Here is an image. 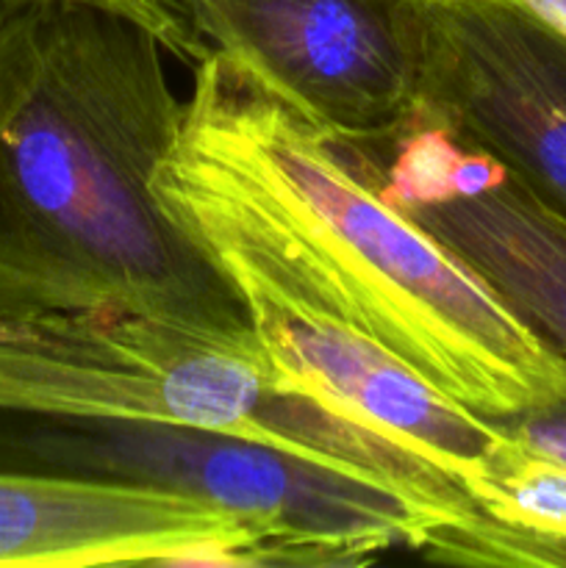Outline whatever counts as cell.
Instances as JSON below:
<instances>
[{
  "instance_id": "6da1fadb",
  "label": "cell",
  "mask_w": 566,
  "mask_h": 568,
  "mask_svg": "<svg viewBox=\"0 0 566 568\" xmlns=\"http://www.w3.org/2000/svg\"><path fill=\"white\" fill-rule=\"evenodd\" d=\"M150 186L233 288L372 338L483 419L566 392V361L383 197L347 136L244 55H200Z\"/></svg>"
},
{
  "instance_id": "7a4b0ae2",
  "label": "cell",
  "mask_w": 566,
  "mask_h": 568,
  "mask_svg": "<svg viewBox=\"0 0 566 568\" xmlns=\"http://www.w3.org/2000/svg\"><path fill=\"white\" fill-rule=\"evenodd\" d=\"M161 39L70 0H0V314L111 308L250 333L153 170L183 103Z\"/></svg>"
},
{
  "instance_id": "3957f363",
  "label": "cell",
  "mask_w": 566,
  "mask_h": 568,
  "mask_svg": "<svg viewBox=\"0 0 566 568\" xmlns=\"http://www.w3.org/2000/svg\"><path fill=\"white\" fill-rule=\"evenodd\" d=\"M0 410L203 427L381 483L447 527L477 521L458 483L277 386L253 331L111 308L0 314Z\"/></svg>"
},
{
  "instance_id": "277c9868",
  "label": "cell",
  "mask_w": 566,
  "mask_h": 568,
  "mask_svg": "<svg viewBox=\"0 0 566 568\" xmlns=\"http://www.w3.org/2000/svg\"><path fill=\"white\" fill-rule=\"evenodd\" d=\"M0 469L166 488L259 521L292 566L370 564L411 547L447 560L453 532L405 494L203 427L0 410Z\"/></svg>"
},
{
  "instance_id": "5b68a950",
  "label": "cell",
  "mask_w": 566,
  "mask_h": 568,
  "mask_svg": "<svg viewBox=\"0 0 566 568\" xmlns=\"http://www.w3.org/2000/svg\"><path fill=\"white\" fill-rule=\"evenodd\" d=\"M427 116L566 222V33L519 0H420Z\"/></svg>"
},
{
  "instance_id": "8992f818",
  "label": "cell",
  "mask_w": 566,
  "mask_h": 568,
  "mask_svg": "<svg viewBox=\"0 0 566 568\" xmlns=\"http://www.w3.org/2000/svg\"><path fill=\"white\" fill-rule=\"evenodd\" d=\"M347 139L397 128L420 92V0H175Z\"/></svg>"
},
{
  "instance_id": "52a82bcc",
  "label": "cell",
  "mask_w": 566,
  "mask_h": 568,
  "mask_svg": "<svg viewBox=\"0 0 566 568\" xmlns=\"http://www.w3.org/2000/svg\"><path fill=\"white\" fill-rule=\"evenodd\" d=\"M236 292L277 386L355 422L477 497L508 433L372 338L261 288Z\"/></svg>"
},
{
  "instance_id": "ba28073f",
  "label": "cell",
  "mask_w": 566,
  "mask_h": 568,
  "mask_svg": "<svg viewBox=\"0 0 566 568\" xmlns=\"http://www.w3.org/2000/svg\"><path fill=\"white\" fill-rule=\"evenodd\" d=\"M272 544L259 521L181 491L0 469V568L255 566Z\"/></svg>"
},
{
  "instance_id": "9c48e42d",
  "label": "cell",
  "mask_w": 566,
  "mask_h": 568,
  "mask_svg": "<svg viewBox=\"0 0 566 568\" xmlns=\"http://www.w3.org/2000/svg\"><path fill=\"white\" fill-rule=\"evenodd\" d=\"M505 308L566 361V222L508 170L475 192L405 205Z\"/></svg>"
},
{
  "instance_id": "30bf717a",
  "label": "cell",
  "mask_w": 566,
  "mask_h": 568,
  "mask_svg": "<svg viewBox=\"0 0 566 568\" xmlns=\"http://www.w3.org/2000/svg\"><path fill=\"white\" fill-rule=\"evenodd\" d=\"M475 503L503 525L566 544V464L533 453L516 438L508 436Z\"/></svg>"
},
{
  "instance_id": "8fae6325",
  "label": "cell",
  "mask_w": 566,
  "mask_h": 568,
  "mask_svg": "<svg viewBox=\"0 0 566 568\" xmlns=\"http://www.w3.org/2000/svg\"><path fill=\"white\" fill-rule=\"evenodd\" d=\"M70 3L100 6V9L131 17L139 26L150 28L166 50L183 55V59H200V55L209 50V44H205L203 39L189 28V22L183 20L175 0H70Z\"/></svg>"
},
{
  "instance_id": "7c38bea8",
  "label": "cell",
  "mask_w": 566,
  "mask_h": 568,
  "mask_svg": "<svg viewBox=\"0 0 566 568\" xmlns=\"http://www.w3.org/2000/svg\"><path fill=\"white\" fill-rule=\"evenodd\" d=\"M492 422L533 453L566 464V392L555 394L553 399L533 405L522 414Z\"/></svg>"
},
{
  "instance_id": "4fadbf2b",
  "label": "cell",
  "mask_w": 566,
  "mask_h": 568,
  "mask_svg": "<svg viewBox=\"0 0 566 568\" xmlns=\"http://www.w3.org/2000/svg\"><path fill=\"white\" fill-rule=\"evenodd\" d=\"M519 3H525L527 9L566 33V0H519Z\"/></svg>"
}]
</instances>
